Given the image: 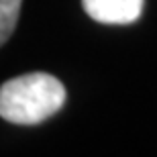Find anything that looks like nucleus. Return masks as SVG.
Instances as JSON below:
<instances>
[{
  "mask_svg": "<svg viewBox=\"0 0 157 157\" xmlns=\"http://www.w3.org/2000/svg\"><path fill=\"white\" fill-rule=\"evenodd\" d=\"M90 18L102 25H131L141 17L145 0H82Z\"/></svg>",
  "mask_w": 157,
  "mask_h": 157,
  "instance_id": "obj_2",
  "label": "nucleus"
},
{
  "mask_svg": "<svg viewBox=\"0 0 157 157\" xmlns=\"http://www.w3.org/2000/svg\"><path fill=\"white\" fill-rule=\"evenodd\" d=\"M23 0H0V47L4 45L17 27Z\"/></svg>",
  "mask_w": 157,
  "mask_h": 157,
  "instance_id": "obj_3",
  "label": "nucleus"
},
{
  "mask_svg": "<svg viewBox=\"0 0 157 157\" xmlns=\"http://www.w3.org/2000/svg\"><path fill=\"white\" fill-rule=\"evenodd\" d=\"M65 104V88L51 74L33 71L0 86V117L12 124H39Z\"/></svg>",
  "mask_w": 157,
  "mask_h": 157,
  "instance_id": "obj_1",
  "label": "nucleus"
}]
</instances>
